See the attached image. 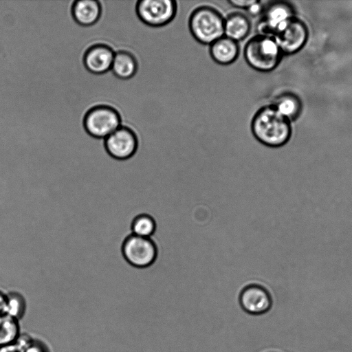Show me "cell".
Here are the masks:
<instances>
[{
	"instance_id": "1",
	"label": "cell",
	"mask_w": 352,
	"mask_h": 352,
	"mask_svg": "<svg viewBox=\"0 0 352 352\" xmlns=\"http://www.w3.org/2000/svg\"><path fill=\"white\" fill-rule=\"evenodd\" d=\"M253 137L261 144L269 148H280L289 141L291 127L289 120L272 105L261 107L251 121Z\"/></svg>"
},
{
	"instance_id": "2",
	"label": "cell",
	"mask_w": 352,
	"mask_h": 352,
	"mask_svg": "<svg viewBox=\"0 0 352 352\" xmlns=\"http://www.w3.org/2000/svg\"><path fill=\"white\" fill-rule=\"evenodd\" d=\"M224 19L221 12L212 7H197L189 17L190 32L199 43L210 45L224 36Z\"/></svg>"
},
{
	"instance_id": "3",
	"label": "cell",
	"mask_w": 352,
	"mask_h": 352,
	"mask_svg": "<svg viewBox=\"0 0 352 352\" xmlns=\"http://www.w3.org/2000/svg\"><path fill=\"white\" fill-rule=\"evenodd\" d=\"M282 52L272 36L256 34L249 39L243 50L246 63L260 72L272 71L278 65Z\"/></svg>"
},
{
	"instance_id": "4",
	"label": "cell",
	"mask_w": 352,
	"mask_h": 352,
	"mask_svg": "<svg viewBox=\"0 0 352 352\" xmlns=\"http://www.w3.org/2000/svg\"><path fill=\"white\" fill-rule=\"evenodd\" d=\"M83 125L91 136L105 139L121 126V120L114 108L101 104L92 107L86 112Z\"/></svg>"
},
{
	"instance_id": "5",
	"label": "cell",
	"mask_w": 352,
	"mask_h": 352,
	"mask_svg": "<svg viewBox=\"0 0 352 352\" xmlns=\"http://www.w3.org/2000/svg\"><path fill=\"white\" fill-rule=\"evenodd\" d=\"M177 3L174 0H138L135 13L144 24L153 28L168 24L175 18Z\"/></svg>"
},
{
	"instance_id": "6",
	"label": "cell",
	"mask_w": 352,
	"mask_h": 352,
	"mask_svg": "<svg viewBox=\"0 0 352 352\" xmlns=\"http://www.w3.org/2000/svg\"><path fill=\"white\" fill-rule=\"evenodd\" d=\"M307 34L305 25L292 16L283 23L272 37L276 41L282 53L292 54L303 47Z\"/></svg>"
},
{
	"instance_id": "7",
	"label": "cell",
	"mask_w": 352,
	"mask_h": 352,
	"mask_svg": "<svg viewBox=\"0 0 352 352\" xmlns=\"http://www.w3.org/2000/svg\"><path fill=\"white\" fill-rule=\"evenodd\" d=\"M122 253L131 265L138 267H145L153 263L157 250L150 238L132 234L124 241L122 245Z\"/></svg>"
},
{
	"instance_id": "8",
	"label": "cell",
	"mask_w": 352,
	"mask_h": 352,
	"mask_svg": "<svg viewBox=\"0 0 352 352\" xmlns=\"http://www.w3.org/2000/svg\"><path fill=\"white\" fill-rule=\"evenodd\" d=\"M138 144L135 133L131 129L122 125L104 139L107 153L113 158L120 160L133 156Z\"/></svg>"
},
{
	"instance_id": "9",
	"label": "cell",
	"mask_w": 352,
	"mask_h": 352,
	"mask_svg": "<svg viewBox=\"0 0 352 352\" xmlns=\"http://www.w3.org/2000/svg\"><path fill=\"white\" fill-rule=\"evenodd\" d=\"M292 16V10L287 3L282 1L271 2L264 7L256 30L258 34L272 36L276 30Z\"/></svg>"
},
{
	"instance_id": "10",
	"label": "cell",
	"mask_w": 352,
	"mask_h": 352,
	"mask_svg": "<svg viewBox=\"0 0 352 352\" xmlns=\"http://www.w3.org/2000/svg\"><path fill=\"white\" fill-rule=\"evenodd\" d=\"M241 307L252 315L267 314L272 308V300L269 292L258 285H250L242 289L238 298Z\"/></svg>"
},
{
	"instance_id": "11",
	"label": "cell",
	"mask_w": 352,
	"mask_h": 352,
	"mask_svg": "<svg viewBox=\"0 0 352 352\" xmlns=\"http://www.w3.org/2000/svg\"><path fill=\"white\" fill-rule=\"evenodd\" d=\"M115 52L109 46L97 43L89 46L83 56L85 68L94 74H102L111 69Z\"/></svg>"
},
{
	"instance_id": "12",
	"label": "cell",
	"mask_w": 352,
	"mask_h": 352,
	"mask_svg": "<svg viewBox=\"0 0 352 352\" xmlns=\"http://www.w3.org/2000/svg\"><path fill=\"white\" fill-rule=\"evenodd\" d=\"M238 42L222 36L210 45V55L217 63L227 65L234 63L239 55Z\"/></svg>"
},
{
	"instance_id": "13",
	"label": "cell",
	"mask_w": 352,
	"mask_h": 352,
	"mask_svg": "<svg viewBox=\"0 0 352 352\" xmlns=\"http://www.w3.org/2000/svg\"><path fill=\"white\" fill-rule=\"evenodd\" d=\"M72 14L74 20L82 26L95 24L101 15L99 0H74Z\"/></svg>"
},
{
	"instance_id": "14",
	"label": "cell",
	"mask_w": 352,
	"mask_h": 352,
	"mask_svg": "<svg viewBox=\"0 0 352 352\" xmlns=\"http://www.w3.org/2000/svg\"><path fill=\"white\" fill-rule=\"evenodd\" d=\"M252 25L249 18L241 12H232L224 19V36L236 42L250 34Z\"/></svg>"
},
{
	"instance_id": "15",
	"label": "cell",
	"mask_w": 352,
	"mask_h": 352,
	"mask_svg": "<svg viewBox=\"0 0 352 352\" xmlns=\"http://www.w3.org/2000/svg\"><path fill=\"white\" fill-rule=\"evenodd\" d=\"M138 69V60L131 52L126 50L115 52L111 71L116 77L130 79L136 74Z\"/></svg>"
},
{
	"instance_id": "16",
	"label": "cell",
	"mask_w": 352,
	"mask_h": 352,
	"mask_svg": "<svg viewBox=\"0 0 352 352\" xmlns=\"http://www.w3.org/2000/svg\"><path fill=\"white\" fill-rule=\"evenodd\" d=\"M20 334L19 320L6 314L0 316V347L14 343Z\"/></svg>"
},
{
	"instance_id": "17",
	"label": "cell",
	"mask_w": 352,
	"mask_h": 352,
	"mask_svg": "<svg viewBox=\"0 0 352 352\" xmlns=\"http://www.w3.org/2000/svg\"><path fill=\"white\" fill-rule=\"evenodd\" d=\"M272 105L288 120L295 118L300 110V101L292 94H283L278 96Z\"/></svg>"
},
{
	"instance_id": "18",
	"label": "cell",
	"mask_w": 352,
	"mask_h": 352,
	"mask_svg": "<svg viewBox=\"0 0 352 352\" xmlns=\"http://www.w3.org/2000/svg\"><path fill=\"white\" fill-rule=\"evenodd\" d=\"M6 293L7 298L5 314L19 321L26 311V298L17 291H9Z\"/></svg>"
},
{
	"instance_id": "19",
	"label": "cell",
	"mask_w": 352,
	"mask_h": 352,
	"mask_svg": "<svg viewBox=\"0 0 352 352\" xmlns=\"http://www.w3.org/2000/svg\"><path fill=\"white\" fill-rule=\"evenodd\" d=\"M131 230L133 235L150 238L155 230V222L151 216L142 214L134 219Z\"/></svg>"
},
{
	"instance_id": "20",
	"label": "cell",
	"mask_w": 352,
	"mask_h": 352,
	"mask_svg": "<svg viewBox=\"0 0 352 352\" xmlns=\"http://www.w3.org/2000/svg\"><path fill=\"white\" fill-rule=\"evenodd\" d=\"M23 352H50L48 346L43 341L33 339Z\"/></svg>"
},
{
	"instance_id": "21",
	"label": "cell",
	"mask_w": 352,
	"mask_h": 352,
	"mask_svg": "<svg viewBox=\"0 0 352 352\" xmlns=\"http://www.w3.org/2000/svg\"><path fill=\"white\" fill-rule=\"evenodd\" d=\"M264 7L265 6H263L260 1H256L254 4L249 7L246 11L252 17H256L260 15L261 16L264 10Z\"/></svg>"
},
{
	"instance_id": "22",
	"label": "cell",
	"mask_w": 352,
	"mask_h": 352,
	"mask_svg": "<svg viewBox=\"0 0 352 352\" xmlns=\"http://www.w3.org/2000/svg\"><path fill=\"white\" fill-rule=\"evenodd\" d=\"M256 0H229L228 2L232 7L247 10L252 4H254Z\"/></svg>"
},
{
	"instance_id": "23",
	"label": "cell",
	"mask_w": 352,
	"mask_h": 352,
	"mask_svg": "<svg viewBox=\"0 0 352 352\" xmlns=\"http://www.w3.org/2000/svg\"><path fill=\"white\" fill-rule=\"evenodd\" d=\"M0 352H23L21 347L16 343L0 347Z\"/></svg>"
},
{
	"instance_id": "24",
	"label": "cell",
	"mask_w": 352,
	"mask_h": 352,
	"mask_svg": "<svg viewBox=\"0 0 352 352\" xmlns=\"http://www.w3.org/2000/svg\"><path fill=\"white\" fill-rule=\"evenodd\" d=\"M6 298V293L0 289V316L5 314Z\"/></svg>"
}]
</instances>
